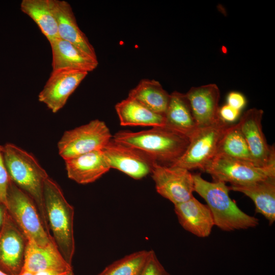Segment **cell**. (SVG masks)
Instances as JSON below:
<instances>
[{
	"label": "cell",
	"instance_id": "6da1fadb",
	"mask_svg": "<svg viewBox=\"0 0 275 275\" xmlns=\"http://www.w3.org/2000/svg\"><path fill=\"white\" fill-rule=\"evenodd\" d=\"M113 139L140 150L158 164L164 166L175 164L189 143V137L165 126L138 132L121 131Z\"/></svg>",
	"mask_w": 275,
	"mask_h": 275
},
{
	"label": "cell",
	"instance_id": "7a4b0ae2",
	"mask_svg": "<svg viewBox=\"0 0 275 275\" xmlns=\"http://www.w3.org/2000/svg\"><path fill=\"white\" fill-rule=\"evenodd\" d=\"M3 155L10 179L34 201L46 231L51 235L44 201L47 173L33 155L15 145L3 146Z\"/></svg>",
	"mask_w": 275,
	"mask_h": 275
},
{
	"label": "cell",
	"instance_id": "3957f363",
	"mask_svg": "<svg viewBox=\"0 0 275 275\" xmlns=\"http://www.w3.org/2000/svg\"><path fill=\"white\" fill-rule=\"evenodd\" d=\"M194 191L202 197L211 212L214 225L224 231L247 229L259 224V219L242 211L230 198V189L221 181L209 182L200 174H193Z\"/></svg>",
	"mask_w": 275,
	"mask_h": 275
},
{
	"label": "cell",
	"instance_id": "277c9868",
	"mask_svg": "<svg viewBox=\"0 0 275 275\" xmlns=\"http://www.w3.org/2000/svg\"><path fill=\"white\" fill-rule=\"evenodd\" d=\"M44 201L52 237L66 261L72 265L75 248L74 208L66 200L58 184L49 177L44 182Z\"/></svg>",
	"mask_w": 275,
	"mask_h": 275
},
{
	"label": "cell",
	"instance_id": "5b68a950",
	"mask_svg": "<svg viewBox=\"0 0 275 275\" xmlns=\"http://www.w3.org/2000/svg\"><path fill=\"white\" fill-rule=\"evenodd\" d=\"M6 207L27 240L42 247L54 241L52 236L46 231L34 201L11 179L7 190Z\"/></svg>",
	"mask_w": 275,
	"mask_h": 275
},
{
	"label": "cell",
	"instance_id": "8992f818",
	"mask_svg": "<svg viewBox=\"0 0 275 275\" xmlns=\"http://www.w3.org/2000/svg\"><path fill=\"white\" fill-rule=\"evenodd\" d=\"M230 125L219 119L210 125L198 128L189 138L185 152L172 166L204 171L215 157L219 142Z\"/></svg>",
	"mask_w": 275,
	"mask_h": 275
},
{
	"label": "cell",
	"instance_id": "52a82bcc",
	"mask_svg": "<svg viewBox=\"0 0 275 275\" xmlns=\"http://www.w3.org/2000/svg\"><path fill=\"white\" fill-rule=\"evenodd\" d=\"M112 139L105 122L96 119L64 132L58 143L59 155L65 160L101 150Z\"/></svg>",
	"mask_w": 275,
	"mask_h": 275
},
{
	"label": "cell",
	"instance_id": "ba28073f",
	"mask_svg": "<svg viewBox=\"0 0 275 275\" xmlns=\"http://www.w3.org/2000/svg\"><path fill=\"white\" fill-rule=\"evenodd\" d=\"M214 181H221L231 185H245L275 177V166L259 167L251 162L215 156L205 169Z\"/></svg>",
	"mask_w": 275,
	"mask_h": 275
},
{
	"label": "cell",
	"instance_id": "9c48e42d",
	"mask_svg": "<svg viewBox=\"0 0 275 275\" xmlns=\"http://www.w3.org/2000/svg\"><path fill=\"white\" fill-rule=\"evenodd\" d=\"M102 150L111 169L136 180L151 174L156 163L140 150L116 141L113 138Z\"/></svg>",
	"mask_w": 275,
	"mask_h": 275
},
{
	"label": "cell",
	"instance_id": "30bf717a",
	"mask_svg": "<svg viewBox=\"0 0 275 275\" xmlns=\"http://www.w3.org/2000/svg\"><path fill=\"white\" fill-rule=\"evenodd\" d=\"M151 175L157 192L174 205L187 201L194 197L193 176L189 171L156 163Z\"/></svg>",
	"mask_w": 275,
	"mask_h": 275
},
{
	"label": "cell",
	"instance_id": "8fae6325",
	"mask_svg": "<svg viewBox=\"0 0 275 275\" xmlns=\"http://www.w3.org/2000/svg\"><path fill=\"white\" fill-rule=\"evenodd\" d=\"M263 115V110L251 108L242 115L238 123L254 164L259 167L275 166L274 146L267 144L262 131Z\"/></svg>",
	"mask_w": 275,
	"mask_h": 275
},
{
	"label": "cell",
	"instance_id": "7c38bea8",
	"mask_svg": "<svg viewBox=\"0 0 275 275\" xmlns=\"http://www.w3.org/2000/svg\"><path fill=\"white\" fill-rule=\"evenodd\" d=\"M27 239L7 211L0 227V269L18 275L22 269Z\"/></svg>",
	"mask_w": 275,
	"mask_h": 275
},
{
	"label": "cell",
	"instance_id": "4fadbf2b",
	"mask_svg": "<svg viewBox=\"0 0 275 275\" xmlns=\"http://www.w3.org/2000/svg\"><path fill=\"white\" fill-rule=\"evenodd\" d=\"M88 72L81 71L61 70L52 71L38 100L44 103L52 113H56L66 104Z\"/></svg>",
	"mask_w": 275,
	"mask_h": 275
},
{
	"label": "cell",
	"instance_id": "5bb4252c",
	"mask_svg": "<svg viewBox=\"0 0 275 275\" xmlns=\"http://www.w3.org/2000/svg\"><path fill=\"white\" fill-rule=\"evenodd\" d=\"M185 94L198 128L210 125L219 119L220 91L216 84L191 87Z\"/></svg>",
	"mask_w": 275,
	"mask_h": 275
},
{
	"label": "cell",
	"instance_id": "9a60e30c",
	"mask_svg": "<svg viewBox=\"0 0 275 275\" xmlns=\"http://www.w3.org/2000/svg\"><path fill=\"white\" fill-rule=\"evenodd\" d=\"M57 23L59 38L76 45L91 57L97 59L95 49L79 28L70 5L66 1L48 0Z\"/></svg>",
	"mask_w": 275,
	"mask_h": 275
},
{
	"label": "cell",
	"instance_id": "2e32d148",
	"mask_svg": "<svg viewBox=\"0 0 275 275\" xmlns=\"http://www.w3.org/2000/svg\"><path fill=\"white\" fill-rule=\"evenodd\" d=\"M179 223L186 231L199 237H206L214 226L210 209L194 197L184 202L174 205Z\"/></svg>",
	"mask_w": 275,
	"mask_h": 275
},
{
	"label": "cell",
	"instance_id": "e0dca14e",
	"mask_svg": "<svg viewBox=\"0 0 275 275\" xmlns=\"http://www.w3.org/2000/svg\"><path fill=\"white\" fill-rule=\"evenodd\" d=\"M52 52V71L71 70L90 72L98 62L71 43L57 38L50 43Z\"/></svg>",
	"mask_w": 275,
	"mask_h": 275
},
{
	"label": "cell",
	"instance_id": "ac0fdd59",
	"mask_svg": "<svg viewBox=\"0 0 275 275\" xmlns=\"http://www.w3.org/2000/svg\"><path fill=\"white\" fill-rule=\"evenodd\" d=\"M68 177L80 184L94 182L111 169L101 150L65 160Z\"/></svg>",
	"mask_w": 275,
	"mask_h": 275
},
{
	"label": "cell",
	"instance_id": "d6986e66",
	"mask_svg": "<svg viewBox=\"0 0 275 275\" xmlns=\"http://www.w3.org/2000/svg\"><path fill=\"white\" fill-rule=\"evenodd\" d=\"M23 268L33 273L46 270L72 269L65 260L53 241L47 246H40L28 240Z\"/></svg>",
	"mask_w": 275,
	"mask_h": 275
},
{
	"label": "cell",
	"instance_id": "ffe728a7",
	"mask_svg": "<svg viewBox=\"0 0 275 275\" xmlns=\"http://www.w3.org/2000/svg\"><path fill=\"white\" fill-rule=\"evenodd\" d=\"M230 190L241 193L253 201L257 213L261 214L270 225L275 221V177L245 185H231Z\"/></svg>",
	"mask_w": 275,
	"mask_h": 275
},
{
	"label": "cell",
	"instance_id": "44dd1931",
	"mask_svg": "<svg viewBox=\"0 0 275 275\" xmlns=\"http://www.w3.org/2000/svg\"><path fill=\"white\" fill-rule=\"evenodd\" d=\"M164 118L165 126L189 138L198 128L185 94L179 92L170 94Z\"/></svg>",
	"mask_w": 275,
	"mask_h": 275
},
{
	"label": "cell",
	"instance_id": "7402d4cb",
	"mask_svg": "<svg viewBox=\"0 0 275 275\" xmlns=\"http://www.w3.org/2000/svg\"><path fill=\"white\" fill-rule=\"evenodd\" d=\"M115 109L122 126L152 127L165 126L164 115L154 112L128 97L117 103Z\"/></svg>",
	"mask_w": 275,
	"mask_h": 275
},
{
	"label": "cell",
	"instance_id": "603a6c76",
	"mask_svg": "<svg viewBox=\"0 0 275 275\" xmlns=\"http://www.w3.org/2000/svg\"><path fill=\"white\" fill-rule=\"evenodd\" d=\"M128 97L152 111L164 115L170 94L164 90L159 81L144 79L130 91Z\"/></svg>",
	"mask_w": 275,
	"mask_h": 275
},
{
	"label": "cell",
	"instance_id": "cb8c5ba5",
	"mask_svg": "<svg viewBox=\"0 0 275 275\" xmlns=\"http://www.w3.org/2000/svg\"><path fill=\"white\" fill-rule=\"evenodd\" d=\"M20 9L37 24L49 43L59 38L57 20L48 0H22Z\"/></svg>",
	"mask_w": 275,
	"mask_h": 275
},
{
	"label": "cell",
	"instance_id": "d4e9b609",
	"mask_svg": "<svg viewBox=\"0 0 275 275\" xmlns=\"http://www.w3.org/2000/svg\"><path fill=\"white\" fill-rule=\"evenodd\" d=\"M217 155L225 156L254 164L248 146L238 123L230 124L224 133L216 150L215 156Z\"/></svg>",
	"mask_w": 275,
	"mask_h": 275
},
{
	"label": "cell",
	"instance_id": "484cf974",
	"mask_svg": "<svg viewBox=\"0 0 275 275\" xmlns=\"http://www.w3.org/2000/svg\"><path fill=\"white\" fill-rule=\"evenodd\" d=\"M150 251L133 253L106 267L98 275H141L147 262Z\"/></svg>",
	"mask_w": 275,
	"mask_h": 275
},
{
	"label": "cell",
	"instance_id": "4316f807",
	"mask_svg": "<svg viewBox=\"0 0 275 275\" xmlns=\"http://www.w3.org/2000/svg\"><path fill=\"white\" fill-rule=\"evenodd\" d=\"M10 180V178L4 158L3 146L0 145V202L5 206Z\"/></svg>",
	"mask_w": 275,
	"mask_h": 275
},
{
	"label": "cell",
	"instance_id": "83f0119b",
	"mask_svg": "<svg viewBox=\"0 0 275 275\" xmlns=\"http://www.w3.org/2000/svg\"><path fill=\"white\" fill-rule=\"evenodd\" d=\"M141 275H170L156 257L155 252L150 251L149 256Z\"/></svg>",
	"mask_w": 275,
	"mask_h": 275
},
{
	"label": "cell",
	"instance_id": "f1b7e54d",
	"mask_svg": "<svg viewBox=\"0 0 275 275\" xmlns=\"http://www.w3.org/2000/svg\"><path fill=\"white\" fill-rule=\"evenodd\" d=\"M240 112L226 104L219 108L218 116L223 122L231 124L238 118Z\"/></svg>",
	"mask_w": 275,
	"mask_h": 275
},
{
	"label": "cell",
	"instance_id": "f546056e",
	"mask_svg": "<svg viewBox=\"0 0 275 275\" xmlns=\"http://www.w3.org/2000/svg\"><path fill=\"white\" fill-rule=\"evenodd\" d=\"M227 102L228 105L240 111L246 104V99L241 93L233 91L228 94Z\"/></svg>",
	"mask_w": 275,
	"mask_h": 275
},
{
	"label": "cell",
	"instance_id": "4dcf8cb0",
	"mask_svg": "<svg viewBox=\"0 0 275 275\" xmlns=\"http://www.w3.org/2000/svg\"><path fill=\"white\" fill-rule=\"evenodd\" d=\"M35 275H74L72 269L65 270H46L37 272Z\"/></svg>",
	"mask_w": 275,
	"mask_h": 275
},
{
	"label": "cell",
	"instance_id": "1f68e13d",
	"mask_svg": "<svg viewBox=\"0 0 275 275\" xmlns=\"http://www.w3.org/2000/svg\"><path fill=\"white\" fill-rule=\"evenodd\" d=\"M6 212V206L0 202V227L4 222Z\"/></svg>",
	"mask_w": 275,
	"mask_h": 275
},
{
	"label": "cell",
	"instance_id": "d6a6232c",
	"mask_svg": "<svg viewBox=\"0 0 275 275\" xmlns=\"http://www.w3.org/2000/svg\"><path fill=\"white\" fill-rule=\"evenodd\" d=\"M18 275H35V274L22 268Z\"/></svg>",
	"mask_w": 275,
	"mask_h": 275
},
{
	"label": "cell",
	"instance_id": "836d02e7",
	"mask_svg": "<svg viewBox=\"0 0 275 275\" xmlns=\"http://www.w3.org/2000/svg\"><path fill=\"white\" fill-rule=\"evenodd\" d=\"M0 275H9L0 269Z\"/></svg>",
	"mask_w": 275,
	"mask_h": 275
}]
</instances>
